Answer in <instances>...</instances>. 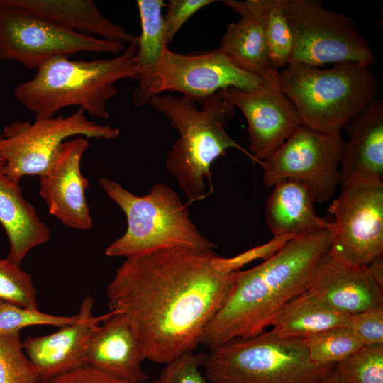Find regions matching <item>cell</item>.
<instances>
[{"label":"cell","instance_id":"26","mask_svg":"<svg viewBox=\"0 0 383 383\" xmlns=\"http://www.w3.org/2000/svg\"><path fill=\"white\" fill-rule=\"evenodd\" d=\"M302 340L310 360L323 365H335L364 346L347 326L330 328Z\"/></svg>","mask_w":383,"mask_h":383},{"label":"cell","instance_id":"10","mask_svg":"<svg viewBox=\"0 0 383 383\" xmlns=\"http://www.w3.org/2000/svg\"><path fill=\"white\" fill-rule=\"evenodd\" d=\"M120 130L89 120L79 109L67 116L17 121L6 126L0 136V165L6 175L20 183L28 175H41L67 138L115 140Z\"/></svg>","mask_w":383,"mask_h":383},{"label":"cell","instance_id":"35","mask_svg":"<svg viewBox=\"0 0 383 383\" xmlns=\"http://www.w3.org/2000/svg\"><path fill=\"white\" fill-rule=\"evenodd\" d=\"M215 2L213 0H170L164 16L167 36L171 43L184 23L196 12Z\"/></svg>","mask_w":383,"mask_h":383},{"label":"cell","instance_id":"14","mask_svg":"<svg viewBox=\"0 0 383 383\" xmlns=\"http://www.w3.org/2000/svg\"><path fill=\"white\" fill-rule=\"evenodd\" d=\"M223 91L227 101L245 117L248 152L260 165L302 124L296 106L278 82L264 89L246 91L229 87Z\"/></svg>","mask_w":383,"mask_h":383},{"label":"cell","instance_id":"31","mask_svg":"<svg viewBox=\"0 0 383 383\" xmlns=\"http://www.w3.org/2000/svg\"><path fill=\"white\" fill-rule=\"evenodd\" d=\"M77 318L55 316L30 310L0 300V332H20L30 326H53L62 327L69 325Z\"/></svg>","mask_w":383,"mask_h":383},{"label":"cell","instance_id":"30","mask_svg":"<svg viewBox=\"0 0 383 383\" xmlns=\"http://www.w3.org/2000/svg\"><path fill=\"white\" fill-rule=\"evenodd\" d=\"M0 300L25 309L39 310L37 291L31 276L7 257L0 259Z\"/></svg>","mask_w":383,"mask_h":383},{"label":"cell","instance_id":"2","mask_svg":"<svg viewBox=\"0 0 383 383\" xmlns=\"http://www.w3.org/2000/svg\"><path fill=\"white\" fill-rule=\"evenodd\" d=\"M333 227L332 223L298 235L259 265L233 272L226 297L200 345L212 348L271 326L284 306L308 289L316 265L330 248Z\"/></svg>","mask_w":383,"mask_h":383},{"label":"cell","instance_id":"16","mask_svg":"<svg viewBox=\"0 0 383 383\" xmlns=\"http://www.w3.org/2000/svg\"><path fill=\"white\" fill-rule=\"evenodd\" d=\"M93 306L94 299L87 295L82 301L75 321L51 334L23 340L24 352L35 369L38 383L49 382L87 366L89 342L106 316V313L93 316Z\"/></svg>","mask_w":383,"mask_h":383},{"label":"cell","instance_id":"25","mask_svg":"<svg viewBox=\"0 0 383 383\" xmlns=\"http://www.w3.org/2000/svg\"><path fill=\"white\" fill-rule=\"evenodd\" d=\"M136 4L141 25L140 35L137 36L136 54L140 79L160 65L169 49V41L162 14L165 2L162 0H138Z\"/></svg>","mask_w":383,"mask_h":383},{"label":"cell","instance_id":"7","mask_svg":"<svg viewBox=\"0 0 383 383\" xmlns=\"http://www.w3.org/2000/svg\"><path fill=\"white\" fill-rule=\"evenodd\" d=\"M334 367L311 360L302 339L271 331L209 348L201 365L211 383H320Z\"/></svg>","mask_w":383,"mask_h":383},{"label":"cell","instance_id":"22","mask_svg":"<svg viewBox=\"0 0 383 383\" xmlns=\"http://www.w3.org/2000/svg\"><path fill=\"white\" fill-rule=\"evenodd\" d=\"M25 8L70 31L130 43L134 39L123 26L106 18L91 0H5Z\"/></svg>","mask_w":383,"mask_h":383},{"label":"cell","instance_id":"33","mask_svg":"<svg viewBox=\"0 0 383 383\" xmlns=\"http://www.w3.org/2000/svg\"><path fill=\"white\" fill-rule=\"evenodd\" d=\"M300 235L296 234H284L274 235L266 243L250 248L232 257H222L217 255L213 258L216 267L226 273H231L240 270L245 265L257 259L264 261L270 259L282 249L290 240Z\"/></svg>","mask_w":383,"mask_h":383},{"label":"cell","instance_id":"4","mask_svg":"<svg viewBox=\"0 0 383 383\" xmlns=\"http://www.w3.org/2000/svg\"><path fill=\"white\" fill-rule=\"evenodd\" d=\"M148 104L169 119L179 133L167 155L165 165L190 202L209 195L206 181L212 187L211 166L228 149H238L259 164L226 131L234 116L235 108L223 90L208 98L201 109L183 96L165 93L153 96Z\"/></svg>","mask_w":383,"mask_h":383},{"label":"cell","instance_id":"5","mask_svg":"<svg viewBox=\"0 0 383 383\" xmlns=\"http://www.w3.org/2000/svg\"><path fill=\"white\" fill-rule=\"evenodd\" d=\"M277 82L302 124L321 131L341 132L377 99L378 79L372 67L357 62L326 69L290 62L279 71Z\"/></svg>","mask_w":383,"mask_h":383},{"label":"cell","instance_id":"11","mask_svg":"<svg viewBox=\"0 0 383 383\" xmlns=\"http://www.w3.org/2000/svg\"><path fill=\"white\" fill-rule=\"evenodd\" d=\"M123 43L77 33L25 8L0 0V60L37 70L45 61L80 52L118 55Z\"/></svg>","mask_w":383,"mask_h":383},{"label":"cell","instance_id":"8","mask_svg":"<svg viewBox=\"0 0 383 383\" xmlns=\"http://www.w3.org/2000/svg\"><path fill=\"white\" fill-rule=\"evenodd\" d=\"M132 94L135 106L167 91L178 92L195 104L229 87L250 91L277 84L235 66L218 49L182 54L168 49L160 65L140 78Z\"/></svg>","mask_w":383,"mask_h":383},{"label":"cell","instance_id":"18","mask_svg":"<svg viewBox=\"0 0 383 383\" xmlns=\"http://www.w3.org/2000/svg\"><path fill=\"white\" fill-rule=\"evenodd\" d=\"M270 4V0L223 1L240 18L227 26L217 49L240 69L276 82L279 72L270 65L266 37Z\"/></svg>","mask_w":383,"mask_h":383},{"label":"cell","instance_id":"6","mask_svg":"<svg viewBox=\"0 0 383 383\" xmlns=\"http://www.w3.org/2000/svg\"><path fill=\"white\" fill-rule=\"evenodd\" d=\"M99 182L127 220L126 231L106 248V256L128 258L170 248L210 250L217 247L199 231L187 206L167 184L157 183L148 194L137 196L112 179Z\"/></svg>","mask_w":383,"mask_h":383},{"label":"cell","instance_id":"36","mask_svg":"<svg viewBox=\"0 0 383 383\" xmlns=\"http://www.w3.org/2000/svg\"><path fill=\"white\" fill-rule=\"evenodd\" d=\"M44 383H139L115 377L89 366L83 367Z\"/></svg>","mask_w":383,"mask_h":383},{"label":"cell","instance_id":"28","mask_svg":"<svg viewBox=\"0 0 383 383\" xmlns=\"http://www.w3.org/2000/svg\"><path fill=\"white\" fill-rule=\"evenodd\" d=\"M0 383H38L20 332H0Z\"/></svg>","mask_w":383,"mask_h":383},{"label":"cell","instance_id":"19","mask_svg":"<svg viewBox=\"0 0 383 383\" xmlns=\"http://www.w3.org/2000/svg\"><path fill=\"white\" fill-rule=\"evenodd\" d=\"M145 360L141 344L127 318L111 310L89 342L87 365L122 379L145 383Z\"/></svg>","mask_w":383,"mask_h":383},{"label":"cell","instance_id":"17","mask_svg":"<svg viewBox=\"0 0 383 383\" xmlns=\"http://www.w3.org/2000/svg\"><path fill=\"white\" fill-rule=\"evenodd\" d=\"M307 289L346 316L383 306V287L367 266L345 262L328 252L316 265Z\"/></svg>","mask_w":383,"mask_h":383},{"label":"cell","instance_id":"27","mask_svg":"<svg viewBox=\"0 0 383 383\" xmlns=\"http://www.w3.org/2000/svg\"><path fill=\"white\" fill-rule=\"evenodd\" d=\"M266 37L272 68L279 72L291 61L294 35L283 9V0H270L266 21Z\"/></svg>","mask_w":383,"mask_h":383},{"label":"cell","instance_id":"9","mask_svg":"<svg viewBox=\"0 0 383 383\" xmlns=\"http://www.w3.org/2000/svg\"><path fill=\"white\" fill-rule=\"evenodd\" d=\"M283 9L294 35L290 62L316 67L375 63L371 45L349 16L326 9L317 0H283Z\"/></svg>","mask_w":383,"mask_h":383},{"label":"cell","instance_id":"13","mask_svg":"<svg viewBox=\"0 0 383 383\" xmlns=\"http://www.w3.org/2000/svg\"><path fill=\"white\" fill-rule=\"evenodd\" d=\"M328 207L333 215L328 252L345 262L367 266L383 255V181L343 184Z\"/></svg>","mask_w":383,"mask_h":383},{"label":"cell","instance_id":"3","mask_svg":"<svg viewBox=\"0 0 383 383\" xmlns=\"http://www.w3.org/2000/svg\"><path fill=\"white\" fill-rule=\"evenodd\" d=\"M138 37L116 56L90 61L59 56L41 64L30 79L20 83L13 95L35 118L53 117L60 109L78 106L90 116L108 119V101L117 94L116 82L139 79Z\"/></svg>","mask_w":383,"mask_h":383},{"label":"cell","instance_id":"15","mask_svg":"<svg viewBox=\"0 0 383 383\" xmlns=\"http://www.w3.org/2000/svg\"><path fill=\"white\" fill-rule=\"evenodd\" d=\"M88 148L84 137L66 140L49 167L39 176V194L50 214L65 226L79 231H89L93 226L85 195L89 181L80 171L81 160Z\"/></svg>","mask_w":383,"mask_h":383},{"label":"cell","instance_id":"1","mask_svg":"<svg viewBox=\"0 0 383 383\" xmlns=\"http://www.w3.org/2000/svg\"><path fill=\"white\" fill-rule=\"evenodd\" d=\"M213 250L170 248L126 258L106 287L111 310L123 315L145 359L165 364L200 345L229 291Z\"/></svg>","mask_w":383,"mask_h":383},{"label":"cell","instance_id":"34","mask_svg":"<svg viewBox=\"0 0 383 383\" xmlns=\"http://www.w3.org/2000/svg\"><path fill=\"white\" fill-rule=\"evenodd\" d=\"M347 327L364 345L383 344V306L349 316Z\"/></svg>","mask_w":383,"mask_h":383},{"label":"cell","instance_id":"38","mask_svg":"<svg viewBox=\"0 0 383 383\" xmlns=\"http://www.w3.org/2000/svg\"><path fill=\"white\" fill-rule=\"evenodd\" d=\"M334 369V368H333ZM320 383H346L333 370L331 371Z\"/></svg>","mask_w":383,"mask_h":383},{"label":"cell","instance_id":"12","mask_svg":"<svg viewBox=\"0 0 383 383\" xmlns=\"http://www.w3.org/2000/svg\"><path fill=\"white\" fill-rule=\"evenodd\" d=\"M341 132H326L301 124L262 162L263 182L272 187L292 179L309 189L315 202L325 203L340 185Z\"/></svg>","mask_w":383,"mask_h":383},{"label":"cell","instance_id":"23","mask_svg":"<svg viewBox=\"0 0 383 383\" xmlns=\"http://www.w3.org/2000/svg\"><path fill=\"white\" fill-rule=\"evenodd\" d=\"M265 207V220L273 235H302L331 226L315 211V201L303 183L285 179L274 186Z\"/></svg>","mask_w":383,"mask_h":383},{"label":"cell","instance_id":"24","mask_svg":"<svg viewBox=\"0 0 383 383\" xmlns=\"http://www.w3.org/2000/svg\"><path fill=\"white\" fill-rule=\"evenodd\" d=\"M348 316L306 289L284 306L270 331L282 338L304 339L330 328L348 326Z\"/></svg>","mask_w":383,"mask_h":383},{"label":"cell","instance_id":"32","mask_svg":"<svg viewBox=\"0 0 383 383\" xmlns=\"http://www.w3.org/2000/svg\"><path fill=\"white\" fill-rule=\"evenodd\" d=\"M204 353L189 350L165 363L153 383H211L201 371Z\"/></svg>","mask_w":383,"mask_h":383},{"label":"cell","instance_id":"37","mask_svg":"<svg viewBox=\"0 0 383 383\" xmlns=\"http://www.w3.org/2000/svg\"><path fill=\"white\" fill-rule=\"evenodd\" d=\"M370 272L379 283L383 287V258L382 255L378 257L367 265Z\"/></svg>","mask_w":383,"mask_h":383},{"label":"cell","instance_id":"20","mask_svg":"<svg viewBox=\"0 0 383 383\" xmlns=\"http://www.w3.org/2000/svg\"><path fill=\"white\" fill-rule=\"evenodd\" d=\"M340 185L355 180L383 181V103L377 99L344 126Z\"/></svg>","mask_w":383,"mask_h":383},{"label":"cell","instance_id":"29","mask_svg":"<svg viewBox=\"0 0 383 383\" xmlns=\"http://www.w3.org/2000/svg\"><path fill=\"white\" fill-rule=\"evenodd\" d=\"M333 370L346 383H383V344L362 346Z\"/></svg>","mask_w":383,"mask_h":383},{"label":"cell","instance_id":"21","mask_svg":"<svg viewBox=\"0 0 383 383\" xmlns=\"http://www.w3.org/2000/svg\"><path fill=\"white\" fill-rule=\"evenodd\" d=\"M0 223L9 241L7 258L19 265L31 249L50 238L49 227L40 220L34 206L23 198L19 182L9 178L1 165Z\"/></svg>","mask_w":383,"mask_h":383}]
</instances>
